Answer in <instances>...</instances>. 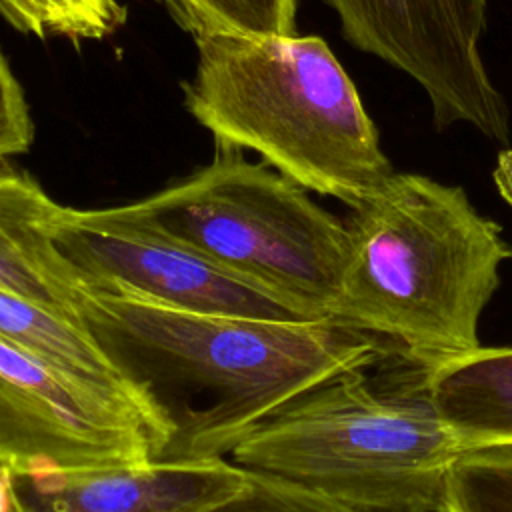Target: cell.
Here are the masks:
<instances>
[{"label": "cell", "mask_w": 512, "mask_h": 512, "mask_svg": "<svg viewBox=\"0 0 512 512\" xmlns=\"http://www.w3.org/2000/svg\"><path fill=\"white\" fill-rule=\"evenodd\" d=\"M76 314L160 424L166 444L156 460L228 458L298 394L398 354L338 322L200 314L84 284Z\"/></svg>", "instance_id": "6da1fadb"}, {"label": "cell", "mask_w": 512, "mask_h": 512, "mask_svg": "<svg viewBox=\"0 0 512 512\" xmlns=\"http://www.w3.org/2000/svg\"><path fill=\"white\" fill-rule=\"evenodd\" d=\"M346 228L338 324L426 368L480 346V314L512 248L460 186L394 172Z\"/></svg>", "instance_id": "7a4b0ae2"}, {"label": "cell", "mask_w": 512, "mask_h": 512, "mask_svg": "<svg viewBox=\"0 0 512 512\" xmlns=\"http://www.w3.org/2000/svg\"><path fill=\"white\" fill-rule=\"evenodd\" d=\"M374 364L298 394L228 460L360 512H444L448 478L464 452L432 402L428 368L408 362L382 378L370 374Z\"/></svg>", "instance_id": "3957f363"}, {"label": "cell", "mask_w": 512, "mask_h": 512, "mask_svg": "<svg viewBox=\"0 0 512 512\" xmlns=\"http://www.w3.org/2000/svg\"><path fill=\"white\" fill-rule=\"evenodd\" d=\"M188 112L220 144L258 152L306 190L350 208L394 174L360 94L318 36L196 34Z\"/></svg>", "instance_id": "277c9868"}, {"label": "cell", "mask_w": 512, "mask_h": 512, "mask_svg": "<svg viewBox=\"0 0 512 512\" xmlns=\"http://www.w3.org/2000/svg\"><path fill=\"white\" fill-rule=\"evenodd\" d=\"M166 236L286 302L306 322H336L350 250L346 222L306 188L220 144L210 164L126 204Z\"/></svg>", "instance_id": "5b68a950"}, {"label": "cell", "mask_w": 512, "mask_h": 512, "mask_svg": "<svg viewBox=\"0 0 512 512\" xmlns=\"http://www.w3.org/2000/svg\"><path fill=\"white\" fill-rule=\"evenodd\" d=\"M344 38L408 74L428 96L434 126L470 124L510 138V110L482 54L486 0H326Z\"/></svg>", "instance_id": "8992f818"}, {"label": "cell", "mask_w": 512, "mask_h": 512, "mask_svg": "<svg viewBox=\"0 0 512 512\" xmlns=\"http://www.w3.org/2000/svg\"><path fill=\"white\" fill-rule=\"evenodd\" d=\"M52 234L84 286L122 290L200 314L306 322L272 292L166 236L126 204L98 210L64 206Z\"/></svg>", "instance_id": "52a82bcc"}, {"label": "cell", "mask_w": 512, "mask_h": 512, "mask_svg": "<svg viewBox=\"0 0 512 512\" xmlns=\"http://www.w3.org/2000/svg\"><path fill=\"white\" fill-rule=\"evenodd\" d=\"M154 458L152 432L132 404L0 338V464L24 472Z\"/></svg>", "instance_id": "ba28073f"}, {"label": "cell", "mask_w": 512, "mask_h": 512, "mask_svg": "<svg viewBox=\"0 0 512 512\" xmlns=\"http://www.w3.org/2000/svg\"><path fill=\"white\" fill-rule=\"evenodd\" d=\"M250 484L252 474L228 458L14 472L20 512H204Z\"/></svg>", "instance_id": "9c48e42d"}, {"label": "cell", "mask_w": 512, "mask_h": 512, "mask_svg": "<svg viewBox=\"0 0 512 512\" xmlns=\"http://www.w3.org/2000/svg\"><path fill=\"white\" fill-rule=\"evenodd\" d=\"M62 208L30 174L0 166V288L78 320L80 280L52 234Z\"/></svg>", "instance_id": "30bf717a"}, {"label": "cell", "mask_w": 512, "mask_h": 512, "mask_svg": "<svg viewBox=\"0 0 512 512\" xmlns=\"http://www.w3.org/2000/svg\"><path fill=\"white\" fill-rule=\"evenodd\" d=\"M432 402L462 452L512 446V348L478 346L428 368Z\"/></svg>", "instance_id": "8fae6325"}, {"label": "cell", "mask_w": 512, "mask_h": 512, "mask_svg": "<svg viewBox=\"0 0 512 512\" xmlns=\"http://www.w3.org/2000/svg\"><path fill=\"white\" fill-rule=\"evenodd\" d=\"M0 338L58 370L132 404L152 432L156 458L162 454L166 438L160 424L140 394L124 380L78 320L0 288Z\"/></svg>", "instance_id": "7c38bea8"}, {"label": "cell", "mask_w": 512, "mask_h": 512, "mask_svg": "<svg viewBox=\"0 0 512 512\" xmlns=\"http://www.w3.org/2000/svg\"><path fill=\"white\" fill-rule=\"evenodd\" d=\"M192 36L208 32L262 36L296 34V0H164Z\"/></svg>", "instance_id": "4fadbf2b"}, {"label": "cell", "mask_w": 512, "mask_h": 512, "mask_svg": "<svg viewBox=\"0 0 512 512\" xmlns=\"http://www.w3.org/2000/svg\"><path fill=\"white\" fill-rule=\"evenodd\" d=\"M444 512H512V446L462 454L448 478Z\"/></svg>", "instance_id": "5bb4252c"}, {"label": "cell", "mask_w": 512, "mask_h": 512, "mask_svg": "<svg viewBox=\"0 0 512 512\" xmlns=\"http://www.w3.org/2000/svg\"><path fill=\"white\" fill-rule=\"evenodd\" d=\"M204 512H360L294 484L252 474L246 492Z\"/></svg>", "instance_id": "9a60e30c"}, {"label": "cell", "mask_w": 512, "mask_h": 512, "mask_svg": "<svg viewBox=\"0 0 512 512\" xmlns=\"http://www.w3.org/2000/svg\"><path fill=\"white\" fill-rule=\"evenodd\" d=\"M50 10V32L70 38H104L126 18L116 0H44Z\"/></svg>", "instance_id": "2e32d148"}, {"label": "cell", "mask_w": 512, "mask_h": 512, "mask_svg": "<svg viewBox=\"0 0 512 512\" xmlns=\"http://www.w3.org/2000/svg\"><path fill=\"white\" fill-rule=\"evenodd\" d=\"M34 140V124L28 104L0 50V158L28 152Z\"/></svg>", "instance_id": "e0dca14e"}, {"label": "cell", "mask_w": 512, "mask_h": 512, "mask_svg": "<svg viewBox=\"0 0 512 512\" xmlns=\"http://www.w3.org/2000/svg\"><path fill=\"white\" fill-rule=\"evenodd\" d=\"M0 16L24 34L50 32V10L44 0H0Z\"/></svg>", "instance_id": "ac0fdd59"}, {"label": "cell", "mask_w": 512, "mask_h": 512, "mask_svg": "<svg viewBox=\"0 0 512 512\" xmlns=\"http://www.w3.org/2000/svg\"><path fill=\"white\" fill-rule=\"evenodd\" d=\"M0 512H20L14 490V472L0 464Z\"/></svg>", "instance_id": "d6986e66"}]
</instances>
